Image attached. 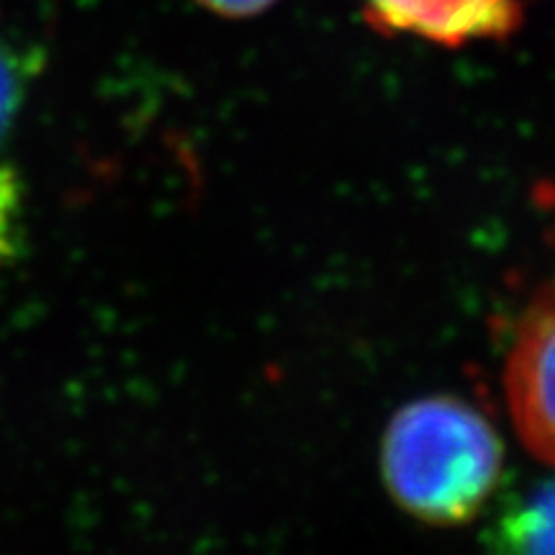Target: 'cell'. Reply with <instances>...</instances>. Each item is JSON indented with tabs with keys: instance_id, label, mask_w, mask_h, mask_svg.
<instances>
[{
	"instance_id": "6da1fadb",
	"label": "cell",
	"mask_w": 555,
	"mask_h": 555,
	"mask_svg": "<svg viewBox=\"0 0 555 555\" xmlns=\"http://www.w3.org/2000/svg\"><path fill=\"white\" fill-rule=\"evenodd\" d=\"M496 429L455 397L406 404L386 429L380 468L401 509L429 525L474 519L502 476Z\"/></svg>"
},
{
	"instance_id": "7a4b0ae2",
	"label": "cell",
	"mask_w": 555,
	"mask_h": 555,
	"mask_svg": "<svg viewBox=\"0 0 555 555\" xmlns=\"http://www.w3.org/2000/svg\"><path fill=\"white\" fill-rule=\"evenodd\" d=\"M504 393L519 440L555 466V281L519 317L504 365Z\"/></svg>"
},
{
	"instance_id": "3957f363",
	"label": "cell",
	"mask_w": 555,
	"mask_h": 555,
	"mask_svg": "<svg viewBox=\"0 0 555 555\" xmlns=\"http://www.w3.org/2000/svg\"><path fill=\"white\" fill-rule=\"evenodd\" d=\"M363 5L373 29L448 50L474 41H504L525 21L519 0H363Z\"/></svg>"
},
{
	"instance_id": "277c9868",
	"label": "cell",
	"mask_w": 555,
	"mask_h": 555,
	"mask_svg": "<svg viewBox=\"0 0 555 555\" xmlns=\"http://www.w3.org/2000/svg\"><path fill=\"white\" fill-rule=\"evenodd\" d=\"M504 543L512 555H555V481L540 486L509 512Z\"/></svg>"
},
{
	"instance_id": "5b68a950",
	"label": "cell",
	"mask_w": 555,
	"mask_h": 555,
	"mask_svg": "<svg viewBox=\"0 0 555 555\" xmlns=\"http://www.w3.org/2000/svg\"><path fill=\"white\" fill-rule=\"evenodd\" d=\"M26 75L18 54L0 39V142L16 121L21 101H24Z\"/></svg>"
},
{
	"instance_id": "8992f818",
	"label": "cell",
	"mask_w": 555,
	"mask_h": 555,
	"mask_svg": "<svg viewBox=\"0 0 555 555\" xmlns=\"http://www.w3.org/2000/svg\"><path fill=\"white\" fill-rule=\"evenodd\" d=\"M201 9L217 13L221 18H253L275 5L278 0H193Z\"/></svg>"
}]
</instances>
